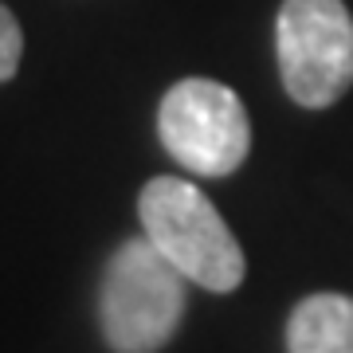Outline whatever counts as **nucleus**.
I'll use <instances>...</instances> for the list:
<instances>
[{
	"instance_id": "423d86ee",
	"label": "nucleus",
	"mask_w": 353,
	"mask_h": 353,
	"mask_svg": "<svg viewBox=\"0 0 353 353\" xmlns=\"http://www.w3.org/2000/svg\"><path fill=\"white\" fill-rule=\"evenodd\" d=\"M20 55H24V36H20V24L16 16L0 4V83H8L20 67Z\"/></svg>"
},
{
	"instance_id": "20e7f679",
	"label": "nucleus",
	"mask_w": 353,
	"mask_h": 353,
	"mask_svg": "<svg viewBox=\"0 0 353 353\" xmlns=\"http://www.w3.org/2000/svg\"><path fill=\"white\" fill-rule=\"evenodd\" d=\"M157 134L176 165L201 176L236 173L252 150V122L240 94L216 79H181L161 99Z\"/></svg>"
},
{
	"instance_id": "7ed1b4c3",
	"label": "nucleus",
	"mask_w": 353,
	"mask_h": 353,
	"mask_svg": "<svg viewBox=\"0 0 353 353\" xmlns=\"http://www.w3.org/2000/svg\"><path fill=\"white\" fill-rule=\"evenodd\" d=\"M283 87L299 106L322 110L353 83V16L341 0H287L275 20Z\"/></svg>"
},
{
	"instance_id": "f257e3e1",
	"label": "nucleus",
	"mask_w": 353,
	"mask_h": 353,
	"mask_svg": "<svg viewBox=\"0 0 353 353\" xmlns=\"http://www.w3.org/2000/svg\"><path fill=\"white\" fill-rule=\"evenodd\" d=\"M145 240L204 290L228 294L243 283V252L216 204L181 176H153L138 196Z\"/></svg>"
},
{
	"instance_id": "39448f33",
	"label": "nucleus",
	"mask_w": 353,
	"mask_h": 353,
	"mask_svg": "<svg viewBox=\"0 0 353 353\" xmlns=\"http://www.w3.org/2000/svg\"><path fill=\"white\" fill-rule=\"evenodd\" d=\"M290 353H353V299L310 294L287 322Z\"/></svg>"
},
{
	"instance_id": "f03ea898",
	"label": "nucleus",
	"mask_w": 353,
	"mask_h": 353,
	"mask_svg": "<svg viewBox=\"0 0 353 353\" xmlns=\"http://www.w3.org/2000/svg\"><path fill=\"white\" fill-rule=\"evenodd\" d=\"M99 318L114 353H157L185 318V275L145 236L126 240L106 263Z\"/></svg>"
}]
</instances>
